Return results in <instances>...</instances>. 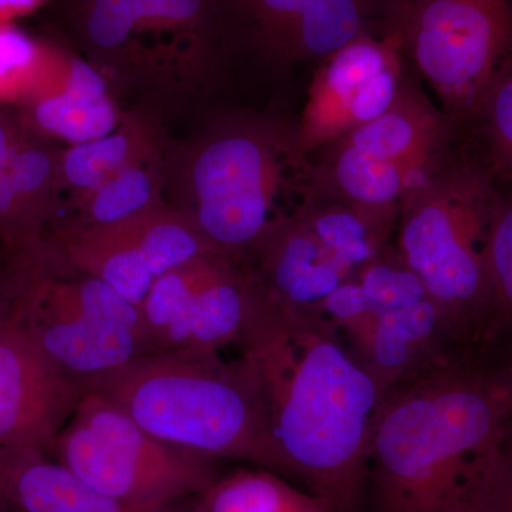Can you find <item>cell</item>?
I'll list each match as a JSON object with an SVG mask.
<instances>
[{"instance_id":"cell-23","label":"cell","mask_w":512,"mask_h":512,"mask_svg":"<svg viewBox=\"0 0 512 512\" xmlns=\"http://www.w3.org/2000/svg\"><path fill=\"white\" fill-rule=\"evenodd\" d=\"M491 306L487 340L512 326V190L498 192L488 239Z\"/></svg>"},{"instance_id":"cell-20","label":"cell","mask_w":512,"mask_h":512,"mask_svg":"<svg viewBox=\"0 0 512 512\" xmlns=\"http://www.w3.org/2000/svg\"><path fill=\"white\" fill-rule=\"evenodd\" d=\"M335 146L328 177L322 178L330 180L339 197L363 207L397 210V202L433 174L367 156L342 141Z\"/></svg>"},{"instance_id":"cell-5","label":"cell","mask_w":512,"mask_h":512,"mask_svg":"<svg viewBox=\"0 0 512 512\" xmlns=\"http://www.w3.org/2000/svg\"><path fill=\"white\" fill-rule=\"evenodd\" d=\"M47 453L99 493L147 511L167 512L218 477L215 460L156 439L93 393H83Z\"/></svg>"},{"instance_id":"cell-3","label":"cell","mask_w":512,"mask_h":512,"mask_svg":"<svg viewBox=\"0 0 512 512\" xmlns=\"http://www.w3.org/2000/svg\"><path fill=\"white\" fill-rule=\"evenodd\" d=\"M156 439L212 460L247 461L281 474L264 407L241 359L154 352L79 382Z\"/></svg>"},{"instance_id":"cell-29","label":"cell","mask_w":512,"mask_h":512,"mask_svg":"<svg viewBox=\"0 0 512 512\" xmlns=\"http://www.w3.org/2000/svg\"><path fill=\"white\" fill-rule=\"evenodd\" d=\"M483 512H512V431L501 454Z\"/></svg>"},{"instance_id":"cell-19","label":"cell","mask_w":512,"mask_h":512,"mask_svg":"<svg viewBox=\"0 0 512 512\" xmlns=\"http://www.w3.org/2000/svg\"><path fill=\"white\" fill-rule=\"evenodd\" d=\"M198 497L200 512H335L318 495L265 468L217 477Z\"/></svg>"},{"instance_id":"cell-6","label":"cell","mask_w":512,"mask_h":512,"mask_svg":"<svg viewBox=\"0 0 512 512\" xmlns=\"http://www.w3.org/2000/svg\"><path fill=\"white\" fill-rule=\"evenodd\" d=\"M393 18L403 53L468 127L512 73V0H403Z\"/></svg>"},{"instance_id":"cell-24","label":"cell","mask_w":512,"mask_h":512,"mask_svg":"<svg viewBox=\"0 0 512 512\" xmlns=\"http://www.w3.org/2000/svg\"><path fill=\"white\" fill-rule=\"evenodd\" d=\"M352 276L362 288L369 312L402 308L429 298L419 276L400 256L397 261H384L379 255Z\"/></svg>"},{"instance_id":"cell-10","label":"cell","mask_w":512,"mask_h":512,"mask_svg":"<svg viewBox=\"0 0 512 512\" xmlns=\"http://www.w3.org/2000/svg\"><path fill=\"white\" fill-rule=\"evenodd\" d=\"M278 181L274 154L254 137L237 134L210 144L194 167L201 234L214 247L258 242L272 227Z\"/></svg>"},{"instance_id":"cell-33","label":"cell","mask_w":512,"mask_h":512,"mask_svg":"<svg viewBox=\"0 0 512 512\" xmlns=\"http://www.w3.org/2000/svg\"><path fill=\"white\" fill-rule=\"evenodd\" d=\"M10 512H15V511H12V510H9Z\"/></svg>"},{"instance_id":"cell-26","label":"cell","mask_w":512,"mask_h":512,"mask_svg":"<svg viewBox=\"0 0 512 512\" xmlns=\"http://www.w3.org/2000/svg\"><path fill=\"white\" fill-rule=\"evenodd\" d=\"M151 197L147 174L137 168H123L97 190L92 204V218L99 227L119 224L136 217Z\"/></svg>"},{"instance_id":"cell-21","label":"cell","mask_w":512,"mask_h":512,"mask_svg":"<svg viewBox=\"0 0 512 512\" xmlns=\"http://www.w3.org/2000/svg\"><path fill=\"white\" fill-rule=\"evenodd\" d=\"M466 128L473 133L474 147L464 156L484 168L497 192L511 191L512 73L495 87L476 119Z\"/></svg>"},{"instance_id":"cell-9","label":"cell","mask_w":512,"mask_h":512,"mask_svg":"<svg viewBox=\"0 0 512 512\" xmlns=\"http://www.w3.org/2000/svg\"><path fill=\"white\" fill-rule=\"evenodd\" d=\"M402 56V39L390 28L380 39L362 32L326 57L309 90L299 151L338 143L382 116L402 87Z\"/></svg>"},{"instance_id":"cell-11","label":"cell","mask_w":512,"mask_h":512,"mask_svg":"<svg viewBox=\"0 0 512 512\" xmlns=\"http://www.w3.org/2000/svg\"><path fill=\"white\" fill-rule=\"evenodd\" d=\"M83 399L18 315L0 326V446L49 450Z\"/></svg>"},{"instance_id":"cell-8","label":"cell","mask_w":512,"mask_h":512,"mask_svg":"<svg viewBox=\"0 0 512 512\" xmlns=\"http://www.w3.org/2000/svg\"><path fill=\"white\" fill-rule=\"evenodd\" d=\"M252 292L217 251L160 276L140 305L150 353H218L237 343Z\"/></svg>"},{"instance_id":"cell-7","label":"cell","mask_w":512,"mask_h":512,"mask_svg":"<svg viewBox=\"0 0 512 512\" xmlns=\"http://www.w3.org/2000/svg\"><path fill=\"white\" fill-rule=\"evenodd\" d=\"M16 315L45 355L77 383L150 353L138 306L92 274L60 278L39 254Z\"/></svg>"},{"instance_id":"cell-17","label":"cell","mask_w":512,"mask_h":512,"mask_svg":"<svg viewBox=\"0 0 512 512\" xmlns=\"http://www.w3.org/2000/svg\"><path fill=\"white\" fill-rule=\"evenodd\" d=\"M323 192L301 210V217L352 276L380 255L397 210L363 207L342 197L330 200Z\"/></svg>"},{"instance_id":"cell-1","label":"cell","mask_w":512,"mask_h":512,"mask_svg":"<svg viewBox=\"0 0 512 512\" xmlns=\"http://www.w3.org/2000/svg\"><path fill=\"white\" fill-rule=\"evenodd\" d=\"M237 345L264 407L282 476L335 512H353L369 474L384 390L315 309L272 301L254 285Z\"/></svg>"},{"instance_id":"cell-4","label":"cell","mask_w":512,"mask_h":512,"mask_svg":"<svg viewBox=\"0 0 512 512\" xmlns=\"http://www.w3.org/2000/svg\"><path fill=\"white\" fill-rule=\"evenodd\" d=\"M497 201L490 175L466 156L437 168L400 201L399 256L460 342L487 340L488 239Z\"/></svg>"},{"instance_id":"cell-18","label":"cell","mask_w":512,"mask_h":512,"mask_svg":"<svg viewBox=\"0 0 512 512\" xmlns=\"http://www.w3.org/2000/svg\"><path fill=\"white\" fill-rule=\"evenodd\" d=\"M36 120L49 133L82 144L110 136L116 111L100 74L83 60H72L66 90L40 101Z\"/></svg>"},{"instance_id":"cell-15","label":"cell","mask_w":512,"mask_h":512,"mask_svg":"<svg viewBox=\"0 0 512 512\" xmlns=\"http://www.w3.org/2000/svg\"><path fill=\"white\" fill-rule=\"evenodd\" d=\"M265 36L293 57H326L365 32L363 0H242Z\"/></svg>"},{"instance_id":"cell-28","label":"cell","mask_w":512,"mask_h":512,"mask_svg":"<svg viewBox=\"0 0 512 512\" xmlns=\"http://www.w3.org/2000/svg\"><path fill=\"white\" fill-rule=\"evenodd\" d=\"M37 56L39 49L26 33L0 22V84L29 70Z\"/></svg>"},{"instance_id":"cell-32","label":"cell","mask_w":512,"mask_h":512,"mask_svg":"<svg viewBox=\"0 0 512 512\" xmlns=\"http://www.w3.org/2000/svg\"><path fill=\"white\" fill-rule=\"evenodd\" d=\"M0 512H10L9 508H8V505L3 503L2 500H0Z\"/></svg>"},{"instance_id":"cell-14","label":"cell","mask_w":512,"mask_h":512,"mask_svg":"<svg viewBox=\"0 0 512 512\" xmlns=\"http://www.w3.org/2000/svg\"><path fill=\"white\" fill-rule=\"evenodd\" d=\"M265 239L264 266L268 284L258 286L272 301L296 309H316L336 288L350 278L343 266L316 238L301 211Z\"/></svg>"},{"instance_id":"cell-12","label":"cell","mask_w":512,"mask_h":512,"mask_svg":"<svg viewBox=\"0 0 512 512\" xmlns=\"http://www.w3.org/2000/svg\"><path fill=\"white\" fill-rule=\"evenodd\" d=\"M353 345V355L372 373L384 393L429 370L446 322L430 298L382 312L363 313L340 325Z\"/></svg>"},{"instance_id":"cell-16","label":"cell","mask_w":512,"mask_h":512,"mask_svg":"<svg viewBox=\"0 0 512 512\" xmlns=\"http://www.w3.org/2000/svg\"><path fill=\"white\" fill-rule=\"evenodd\" d=\"M447 128L443 114L434 111L419 92L402 84L382 116L339 141L410 170L433 171L434 153H439Z\"/></svg>"},{"instance_id":"cell-30","label":"cell","mask_w":512,"mask_h":512,"mask_svg":"<svg viewBox=\"0 0 512 512\" xmlns=\"http://www.w3.org/2000/svg\"><path fill=\"white\" fill-rule=\"evenodd\" d=\"M43 0H0V22L37 8Z\"/></svg>"},{"instance_id":"cell-27","label":"cell","mask_w":512,"mask_h":512,"mask_svg":"<svg viewBox=\"0 0 512 512\" xmlns=\"http://www.w3.org/2000/svg\"><path fill=\"white\" fill-rule=\"evenodd\" d=\"M32 274V258L26 251H13L0 259V326L15 315Z\"/></svg>"},{"instance_id":"cell-13","label":"cell","mask_w":512,"mask_h":512,"mask_svg":"<svg viewBox=\"0 0 512 512\" xmlns=\"http://www.w3.org/2000/svg\"><path fill=\"white\" fill-rule=\"evenodd\" d=\"M36 447L0 446V500L15 512H156L120 503L90 487Z\"/></svg>"},{"instance_id":"cell-25","label":"cell","mask_w":512,"mask_h":512,"mask_svg":"<svg viewBox=\"0 0 512 512\" xmlns=\"http://www.w3.org/2000/svg\"><path fill=\"white\" fill-rule=\"evenodd\" d=\"M126 137L106 136L77 144L64 158V174L73 185L86 190H99L126 165Z\"/></svg>"},{"instance_id":"cell-2","label":"cell","mask_w":512,"mask_h":512,"mask_svg":"<svg viewBox=\"0 0 512 512\" xmlns=\"http://www.w3.org/2000/svg\"><path fill=\"white\" fill-rule=\"evenodd\" d=\"M510 431L498 370L443 362L394 387L370 444L377 512H483Z\"/></svg>"},{"instance_id":"cell-22","label":"cell","mask_w":512,"mask_h":512,"mask_svg":"<svg viewBox=\"0 0 512 512\" xmlns=\"http://www.w3.org/2000/svg\"><path fill=\"white\" fill-rule=\"evenodd\" d=\"M202 12V0H93L87 33L103 49L124 46L130 30L144 19L191 25Z\"/></svg>"},{"instance_id":"cell-31","label":"cell","mask_w":512,"mask_h":512,"mask_svg":"<svg viewBox=\"0 0 512 512\" xmlns=\"http://www.w3.org/2000/svg\"><path fill=\"white\" fill-rule=\"evenodd\" d=\"M500 376L503 377L505 386H507L508 393H510L511 400V431H512V363L507 369L498 370Z\"/></svg>"}]
</instances>
